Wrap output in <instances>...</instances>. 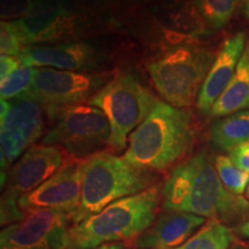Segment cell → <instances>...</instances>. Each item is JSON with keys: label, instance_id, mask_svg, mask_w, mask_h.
<instances>
[{"label": "cell", "instance_id": "ba28073f", "mask_svg": "<svg viewBox=\"0 0 249 249\" xmlns=\"http://www.w3.org/2000/svg\"><path fill=\"white\" fill-rule=\"evenodd\" d=\"M53 119V127L42 143L62 149L71 158L85 160L108 144L111 127L107 118L89 103L64 108Z\"/></svg>", "mask_w": 249, "mask_h": 249}, {"label": "cell", "instance_id": "7c38bea8", "mask_svg": "<svg viewBox=\"0 0 249 249\" xmlns=\"http://www.w3.org/2000/svg\"><path fill=\"white\" fill-rule=\"evenodd\" d=\"M83 160L71 158L38 188L23 195L18 200L21 210L28 213L53 209L66 211L74 216L81 203Z\"/></svg>", "mask_w": 249, "mask_h": 249}, {"label": "cell", "instance_id": "603a6c76", "mask_svg": "<svg viewBox=\"0 0 249 249\" xmlns=\"http://www.w3.org/2000/svg\"><path fill=\"white\" fill-rule=\"evenodd\" d=\"M214 169L227 191L235 195H241L246 192L249 173L236 166L231 158L223 155L217 156L214 158Z\"/></svg>", "mask_w": 249, "mask_h": 249}, {"label": "cell", "instance_id": "3957f363", "mask_svg": "<svg viewBox=\"0 0 249 249\" xmlns=\"http://www.w3.org/2000/svg\"><path fill=\"white\" fill-rule=\"evenodd\" d=\"M160 205L161 185L112 202L82 222L71 224L66 249H91L117 242L129 245L154 224Z\"/></svg>", "mask_w": 249, "mask_h": 249}, {"label": "cell", "instance_id": "2e32d148", "mask_svg": "<svg viewBox=\"0 0 249 249\" xmlns=\"http://www.w3.org/2000/svg\"><path fill=\"white\" fill-rule=\"evenodd\" d=\"M246 44V34L242 31L229 37L223 43L196 101V107L202 113H209L217 99L231 83Z\"/></svg>", "mask_w": 249, "mask_h": 249}, {"label": "cell", "instance_id": "277c9868", "mask_svg": "<svg viewBox=\"0 0 249 249\" xmlns=\"http://www.w3.org/2000/svg\"><path fill=\"white\" fill-rule=\"evenodd\" d=\"M150 172L134 167L111 151H98L83 160L82 191L73 224L80 223L111 204L152 186Z\"/></svg>", "mask_w": 249, "mask_h": 249}, {"label": "cell", "instance_id": "d6a6232c", "mask_svg": "<svg viewBox=\"0 0 249 249\" xmlns=\"http://www.w3.org/2000/svg\"><path fill=\"white\" fill-rule=\"evenodd\" d=\"M134 249H136V248H134Z\"/></svg>", "mask_w": 249, "mask_h": 249}, {"label": "cell", "instance_id": "f1b7e54d", "mask_svg": "<svg viewBox=\"0 0 249 249\" xmlns=\"http://www.w3.org/2000/svg\"><path fill=\"white\" fill-rule=\"evenodd\" d=\"M91 249H130L128 244H124V242H117V244H107L99 246V247L91 248Z\"/></svg>", "mask_w": 249, "mask_h": 249}, {"label": "cell", "instance_id": "7402d4cb", "mask_svg": "<svg viewBox=\"0 0 249 249\" xmlns=\"http://www.w3.org/2000/svg\"><path fill=\"white\" fill-rule=\"evenodd\" d=\"M35 67L22 65L7 79L0 81V96L1 101H17L21 98H28L33 85Z\"/></svg>", "mask_w": 249, "mask_h": 249}, {"label": "cell", "instance_id": "ffe728a7", "mask_svg": "<svg viewBox=\"0 0 249 249\" xmlns=\"http://www.w3.org/2000/svg\"><path fill=\"white\" fill-rule=\"evenodd\" d=\"M233 245L231 229L224 223L209 219L188 240L173 249H230Z\"/></svg>", "mask_w": 249, "mask_h": 249}, {"label": "cell", "instance_id": "7a4b0ae2", "mask_svg": "<svg viewBox=\"0 0 249 249\" xmlns=\"http://www.w3.org/2000/svg\"><path fill=\"white\" fill-rule=\"evenodd\" d=\"M195 141L192 113L157 101L145 120L130 134L123 157L147 172H161L188 155Z\"/></svg>", "mask_w": 249, "mask_h": 249}, {"label": "cell", "instance_id": "4fadbf2b", "mask_svg": "<svg viewBox=\"0 0 249 249\" xmlns=\"http://www.w3.org/2000/svg\"><path fill=\"white\" fill-rule=\"evenodd\" d=\"M15 22L26 48L74 38L80 28L79 17L65 7L62 0H38L26 18Z\"/></svg>", "mask_w": 249, "mask_h": 249}, {"label": "cell", "instance_id": "cb8c5ba5", "mask_svg": "<svg viewBox=\"0 0 249 249\" xmlns=\"http://www.w3.org/2000/svg\"><path fill=\"white\" fill-rule=\"evenodd\" d=\"M26 49L22 35L15 21H1L0 24V52L1 55L18 57Z\"/></svg>", "mask_w": 249, "mask_h": 249}, {"label": "cell", "instance_id": "f546056e", "mask_svg": "<svg viewBox=\"0 0 249 249\" xmlns=\"http://www.w3.org/2000/svg\"><path fill=\"white\" fill-rule=\"evenodd\" d=\"M230 249H248V248H247V247H245L244 245H240V244H234V245H233L232 247L230 248Z\"/></svg>", "mask_w": 249, "mask_h": 249}, {"label": "cell", "instance_id": "d4e9b609", "mask_svg": "<svg viewBox=\"0 0 249 249\" xmlns=\"http://www.w3.org/2000/svg\"><path fill=\"white\" fill-rule=\"evenodd\" d=\"M38 0H0L1 21H17L26 18Z\"/></svg>", "mask_w": 249, "mask_h": 249}, {"label": "cell", "instance_id": "9c48e42d", "mask_svg": "<svg viewBox=\"0 0 249 249\" xmlns=\"http://www.w3.org/2000/svg\"><path fill=\"white\" fill-rule=\"evenodd\" d=\"M112 79L110 73L36 68L28 98L38 102L53 119L64 108L89 101Z\"/></svg>", "mask_w": 249, "mask_h": 249}, {"label": "cell", "instance_id": "4316f807", "mask_svg": "<svg viewBox=\"0 0 249 249\" xmlns=\"http://www.w3.org/2000/svg\"><path fill=\"white\" fill-rule=\"evenodd\" d=\"M21 66H22V62H21L18 57L1 55V58H0V80L4 81L5 79H7L9 75H12Z\"/></svg>", "mask_w": 249, "mask_h": 249}, {"label": "cell", "instance_id": "e0dca14e", "mask_svg": "<svg viewBox=\"0 0 249 249\" xmlns=\"http://www.w3.org/2000/svg\"><path fill=\"white\" fill-rule=\"evenodd\" d=\"M158 23L167 38L182 44H193L198 36L207 33V26L195 5L176 2L164 7L158 15Z\"/></svg>", "mask_w": 249, "mask_h": 249}, {"label": "cell", "instance_id": "9a60e30c", "mask_svg": "<svg viewBox=\"0 0 249 249\" xmlns=\"http://www.w3.org/2000/svg\"><path fill=\"white\" fill-rule=\"evenodd\" d=\"M207 219L183 211L163 210L154 224L129 244L136 249H173L197 232Z\"/></svg>", "mask_w": 249, "mask_h": 249}, {"label": "cell", "instance_id": "5bb4252c", "mask_svg": "<svg viewBox=\"0 0 249 249\" xmlns=\"http://www.w3.org/2000/svg\"><path fill=\"white\" fill-rule=\"evenodd\" d=\"M18 58L24 66L71 71L92 70L99 62L98 51L86 42L28 46Z\"/></svg>", "mask_w": 249, "mask_h": 249}, {"label": "cell", "instance_id": "4dcf8cb0", "mask_svg": "<svg viewBox=\"0 0 249 249\" xmlns=\"http://www.w3.org/2000/svg\"><path fill=\"white\" fill-rule=\"evenodd\" d=\"M245 5H246V13H247L249 18V0H245Z\"/></svg>", "mask_w": 249, "mask_h": 249}, {"label": "cell", "instance_id": "5b68a950", "mask_svg": "<svg viewBox=\"0 0 249 249\" xmlns=\"http://www.w3.org/2000/svg\"><path fill=\"white\" fill-rule=\"evenodd\" d=\"M214 61L209 50L193 44L171 49L148 65L156 90L173 107H192Z\"/></svg>", "mask_w": 249, "mask_h": 249}, {"label": "cell", "instance_id": "484cf974", "mask_svg": "<svg viewBox=\"0 0 249 249\" xmlns=\"http://www.w3.org/2000/svg\"><path fill=\"white\" fill-rule=\"evenodd\" d=\"M230 158L236 166L249 173V142L233 149L230 152Z\"/></svg>", "mask_w": 249, "mask_h": 249}, {"label": "cell", "instance_id": "6da1fadb", "mask_svg": "<svg viewBox=\"0 0 249 249\" xmlns=\"http://www.w3.org/2000/svg\"><path fill=\"white\" fill-rule=\"evenodd\" d=\"M161 208L225 225L239 226L249 220V201L227 191L204 154L193 156L172 170L161 185Z\"/></svg>", "mask_w": 249, "mask_h": 249}, {"label": "cell", "instance_id": "44dd1931", "mask_svg": "<svg viewBox=\"0 0 249 249\" xmlns=\"http://www.w3.org/2000/svg\"><path fill=\"white\" fill-rule=\"evenodd\" d=\"M240 0H195L194 5L211 29H220L231 20Z\"/></svg>", "mask_w": 249, "mask_h": 249}, {"label": "cell", "instance_id": "52a82bcc", "mask_svg": "<svg viewBox=\"0 0 249 249\" xmlns=\"http://www.w3.org/2000/svg\"><path fill=\"white\" fill-rule=\"evenodd\" d=\"M70 157L62 149L48 144L30 147L11 167L1 196V226L20 222L24 213L18 207V200L58 172Z\"/></svg>", "mask_w": 249, "mask_h": 249}, {"label": "cell", "instance_id": "8992f818", "mask_svg": "<svg viewBox=\"0 0 249 249\" xmlns=\"http://www.w3.org/2000/svg\"><path fill=\"white\" fill-rule=\"evenodd\" d=\"M156 99L132 74L114 76L88 103L104 112L111 127L108 147L113 152L124 150L127 139L149 116Z\"/></svg>", "mask_w": 249, "mask_h": 249}, {"label": "cell", "instance_id": "8fae6325", "mask_svg": "<svg viewBox=\"0 0 249 249\" xmlns=\"http://www.w3.org/2000/svg\"><path fill=\"white\" fill-rule=\"evenodd\" d=\"M44 128L43 107L31 98L11 102L7 116L1 120V187L7 178V169L14 160L42 136Z\"/></svg>", "mask_w": 249, "mask_h": 249}, {"label": "cell", "instance_id": "1f68e13d", "mask_svg": "<svg viewBox=\"0 0 249 249\" xmlns=\"http://www.w3.org/2000/svg\"><path fill=\"white\" fill-rule=\"evenodd\" d=\"M245 196H246V198H247V200L249 201V182H248V185H247V188H246Z\"/></svg>", "mask_w": 249, "mask_h": 249}, {"label": "cell", "instance_id": "30bf717a", "mask_svg": "<svg viewBox=\"0 0 249 249\" xmlns=\"http://www.w3.org/2000/svg\"><path fill=\"white\" fill-rule=\"evenodd\" d=\"M73 213L53 209L24 213L20 222L2 227L0 249H66Z\"/></svg>", "mask_w": 249, "mask_h": 249}, {"label": "cell", "instance_id": "d6986e66", "mask_svg": "<svg viewBox=\"0 0 249 249\" xmlns=\"http://www.w3.org/2000/svg\"><path fill=\"white\" fill-rule=\"evenodd\" d=\"M210 140L217 149L230 151L249 142V111H241L217 120L210 129Z\"/></svg>", "mask_w": 249, "mask_h": 249}, {"label": "cell", "instance_id": "83f0119b", "mask_svg": "<svg viewBox=\"0 0 249 249\" xmlns=\"http://www.w3.org/2000/svg\"><path fill=\"white\" fill-rule=\"evenodd\" d=\"M235 231L239 235L242 236V238L249 239V220L240 224L239 226H236Z\"/></svg>", "mask_w": 249, "mask_h": 249}, {"label": "cell", "instance_id": "ac0fdd59", "mask_svg": "<svg viewBox=\"0 0 249 249\" xmlns=\"http://www.w3.org/2000/svg\"><path fill=\"white\" fill-rule=\"evenodd\" d=\"M249 108V42L225 91L214 103L209 114L211 117L231 116Z\"/></svg>", "mask_w": 249, "mask_h": 249}]
</instances>
